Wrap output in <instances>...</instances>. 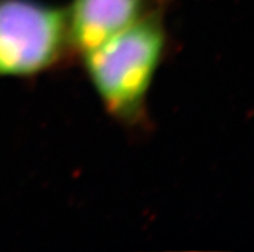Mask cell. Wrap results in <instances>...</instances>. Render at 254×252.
<instances>
[{"mask_svg":"<svg viewBox=\"0 0 254 252\" xmlns=\"http://www.w3.org/2000/svg\"><path fill=\"white\" fill-rule=\"evenodd\" d=\"M155 0H71L66 5L75 63L85 51L126 29Z\"/></svg>","mask_w":254,"mask_h":252,"instance_id":"3957f363","label":"cell"},{"mask_svg":"<svg viewBox=\"0 0 254 252\" xmlns=\"http://www.w3.org/2000/svg\"><path fill=\"white\" fill-rule=\"evenodd\" d=\"M174 0H155L126 29L77 58L103 109L123 129L151 130L148 96L172 50L168 12Z\"/></svg>","mask_w":254,"mask_h":252,"instance_id":"6da1fadb","label":"cell"},{"mask_svg":"<svg viewBox=\"0 0 254 252\" xmlns=\"http://www.w3.org/2000/svg\"><path fill=\"white\" fill-rule=\"evenodd\" d=\"M74 63L66 6L0 0V77L32 80Z\"/></svg>","mask_w":254,"mask_h":252,"instance_id":"7a4b0ae2","label":"cell"}]
</instances>
